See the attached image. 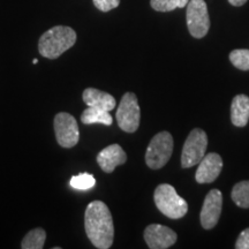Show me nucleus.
<instances>
[{"label":"nucleus","mask_w":249,"mask_h":249,"mask_svg":"<svg viewBox=\"0 0 249 249\" xmlns=\"http://www.w3.org/2000/svg\"><path fill=\"white\" fill-rule=\"evenodd\" d=\"M85 230L96 248H111L114 239L113 218L104 202L92 201L88 204L85 213Z\"/></svg>","instance_id":"nucleus-1"},{"label":"nucleus","mask_w":249,"mask_h":249,"mask_svg":"<svg viewBox=\"0 0 249 249\" xmlns=\"http://www.w3.org/2000/svg\"><path fill=\"white\" fill-rule=\"evenodd\" d=\"M76 33L67 26H55L45 31L38 40V52L46 59H57L73 48L76 43Z\"/></svg>","instance_id":"nucleus-2"},{"label":"nucleus","mask_w":249,"mask_h":249,"mask_svg":"<svg viewBox=\"0 0 249 249\" xmlns=\"http://www.w3.org/2000/svg\"><path fill=\"white\" fill-rule=\"evenodd\" d=\"M155 204L164 216L171 219H180L188 211V204L178 195L176 188L169 183H160L155 189Z\"/></svg>","instance_id":"nucleus-3"},{"label":"nucleus","mask_w":249,"mask_h":249,"mask_svg":"<svg viewBox=\"0 0 249 249\" xmlns=\"http://www.w3.org/2000/svg\"><path fill=\"white\" fill-rule=\"evenodd\" d=\"M173 152V138L169 132L156 134L145 151V163L151 170H160L170 160Z\"/></svg>","instance_id":"nucleus-4"},{"label":"nucleus","mask_w":249,"mask_h":249,"mask_svg":"<svg viewBox=\"0 0 249 249\" xmlns=\"http://www.w3.org/2000/svg\"><path fill=\"white\" fill-rule=\"evenodd\" d=\"M117 123L121 130L135 133L139 129L141 120V110L138 97L134 92H126L121 98L117 110Z\"/></svg>","instance_id":"nucleus-5"},{"label":"nucleus","mask_w":249,"mask_h":249,"mask_svg":"<svg viewBox=\"0 0 249 249\" xmlns=\"http://www.w3.org/2000/svg\"><path fill=\"white\" fill-rule=\"evenodd\" d=\"M208 147L207 133L201 128H194L189 133L188 138L183 144L181 152L182 169L195 166L205 156Z\"/></svg>","instance_id":"nucleus-6"},{"label":"nucleus","mask_w":249,"mask_h":249,"mask_svg":"<svg viewBox=\"0 0 249 249\" xmlns=\"http://www.w3.org/2000/svg\"><path fill=\"white\" fill-rule=\"evenodd\" d=\"M187 27L194 38H203L210 29V18L204 0H189L186 12Z\"/></svg>","instance_id":"nucleus-7"},{"label":"nucleus","mask_w":249,"mask_h":249,"mask_svg":"<svg viewBox=\"0 0 249 249\" xmlns=\"http://www.w3.org/2000/svg\"><path fill=\"white\" fill-rule=\"evenodd\" d=\"M53 128L58 144L62 148H73L79 143L80 130L76 119L67 112H59L53 120Z\"/></svg>","instance_id":"nucleus-8"},{"label":"nucleus","mask_w":249,"mask_h":249,"mask_svg":"<svg viewBox=\"0 0 249 249\" xmlns=\"http://www.w3.org/2000/svg\"><path fill=\"white\" fill-rule=\"evenodd\" d=\"M223 207V195L219 189H211L205 196L200 214L201 225L204 230H211L218 224Z\"/></svg>","instance_id":"nucleus-9"},{"label":"nucleus","mask_w":249,"mask_h":249,"mask_svg":"<svg viewBox=\"0 0 249 249\" xmlns=\"http://www.w3.org/2000/svg\"><path fill=\"white\" fill-rule=\"evenodd\" d=\"M144 241L150 249H167L177 242L178 235L170 227L151 224L144 230Z\"/></svg>","instance_id":"nucleus-10"},{"label":"nucleus","mask_w":249,"mask_h":249,"mask_svg":"<svg viewBox=\"0 0 249 249\" xmlns=\"http://www.w3.org/2000/svg\"><path fill=\"white\" fill-rule=\"evenodd\" d=\"M223 169V160L216 152L205 155L198 163V167L195 173V180L198 183L213 182Z\"/></svg>","instance_id":"nucleus-11"},{"label":"nucleus","mask_w":249,"mask_h":249,"mask_svg":"<svg viewBox=\"0 0 249 249\" xmlns=\"http://www.w3.org/2000/svg\"><path fill=\"white\" fill-rule=\"evenodd\" d=\"M126 161L127 155L119 144L108 145L97 155V163L105 173H112L117 166L124 165Z\"/></svg>","instance_id":"nucleus-12"},{"label":"nucleus","mask_w":249,"mask_h":249,"mask_svg":"<svg viewBox=\"0 0 249 249\" xmlns=\"http://www.w3.org/2000/svg\"><path fill=\"white\" fill-rule=\"evenodd\" d=\"M82 98L87 107L102 108L108 112L117 107V101L113 96L96 88H87L82 93Z\"/></svg>","instance_id":"nucleus-13"},{"label":"nucleus","mask_w":249,"mask_h":249,"mask_svg":"<svg viewBox=\"0 0 249 249\" xmlns=\"http://www.w3.org/2000/svg\"><path fill=\"white\" fill-rule=\"evenodd\" d=\"M231 121L236 127H245L249 121V97L236 95L231 104Z\"/></svg>","instance_id":"nucleus-14"},{"label":"nucleus","mask_w":249,"mask_h":249,"mask_svg":"<svg viewBox=\"0 0 249 249\" xmlns=\"http://www.w3.org/2000/svg\"><path fill=\"white\" fill-rule=\"evenodd\" d=\"M81 121L85 124H104V126H111L113 119H112V116L108 111L88 107L81 114Z\"/></svg>","instance_id":"nucleus-15"},{"label":"nucleus","mask_w":249,"mask_h":249,"mask_svg":"<svg viewBox=\"0 0 249 249\" xmlns=\"http://www.w3.org/2000/svg\"><path fill=\"white\" fill-rule=\"evenodd\" d=\"M46 240V232L42 227H36L24 235L21 241L22 249H42L44 248Z\"/></svg>","instance_id":"nucleus-16"},{"label":"nucleus","mask_w":249,"mask_h":249,"mask_svg":"<svg viewBox=\"0 0 249 249\" xmlns=\"http://www.w3.org/2000/svg\"><path fill=\"white\" fill-rule=\"evenodd\" d=\"M231 198L239 208H249V180L235 183L231 192Z\"/></svg>","instance_id":"nucleus-17"},{"label":"nucleus","mask_w":249,"mask_h":249,"mask_svg":"<svg viewBox=\"0 0 249 249\" xmlns=\"http://www.w3.org/2000/svg\"><path fill=\"white\" fill-rule=\"evenodd\" d=\"M189 0H150L151 7L157 12H171L176 8H183Z\"/></svg>","instance_id":"nucleus-18"},{"label":"nucleus","mask_w":249,"mask_h":249,"mask_svg":"<svg viewBox=\"0 0 249 249\" xmlns=\"http://www.w3.org/2000/svg\"><path fill=\"white\" fill-rule=\"evenodd\" d=\"M71 186L77 191H88L96 185L95 177L89 173H80L77 176L71 177Z\"/></svg>","instance_id":"nucleus-19"},{"label":"nucleus","mask_w":249,"mask_h":249,"mask_svg":"<svg viewBox=\"0 0 249 249\" xmlns=\"http://www.w3.org/2000/svg\"><path fill=\"white\" fill-rule=\"evenodd\" d=\"M232 65L240 71H249V50L236 49L230 53Z\"/></svg>","instance_id":"nucleus-20"},{"label":"nucleus","mask_w":249,"mask_h":249,"mask_svg":"<svg viewBox=\"0 0 249 249\" xmlns=\"http://www.w3.org/2000/svg\"><path fill=\"white\" fill-rule=\"evenodd\" d=\"M95 7L101 12H110L120 5V0H92Z\"/></svg>","instance_id":"nucleus-21"},{"label":"nucleus","mask_w":249,"mask_h":249,"mask_svg":"<svg viewBox=\"0 0 249 249\" xmlns=\"http://www.w3.org/2000/svg\"><path fill=\"white\" fill-rule=\"evenodd\" d=\"M236 249H249V227L239 234L235 242Z\"/></svg>","instance_id":"nucleus-22"},{"label":"nucleus","mask_w":249,"mask_h":249,"mask_svg":"<svg viewBox=\"0 0 249 249\" xmlns=\"http://www.w3.org/2000/svg\"><path fill=\"white\" fill-rule=\"evenodd\" d=\"M248 0H229V2L232 6H235V7H240V6H244Z\"/></svg>","instance_id":"nucleus-23"},{"label":"nucleus","mask_w":249,"mask_h":249,"mask_svg":"<svg viewBox=\"0 0 249 249\" xmlns=\"http://www.w3.org/2000/svg\"><path fill=\"white\" fill-rule=\"evenodd\" d=\"M33 62H34V64H37V62H38V60H37V59H34Z\"/></svg>","instance_id":"nucleus-24"}]
</instances>
